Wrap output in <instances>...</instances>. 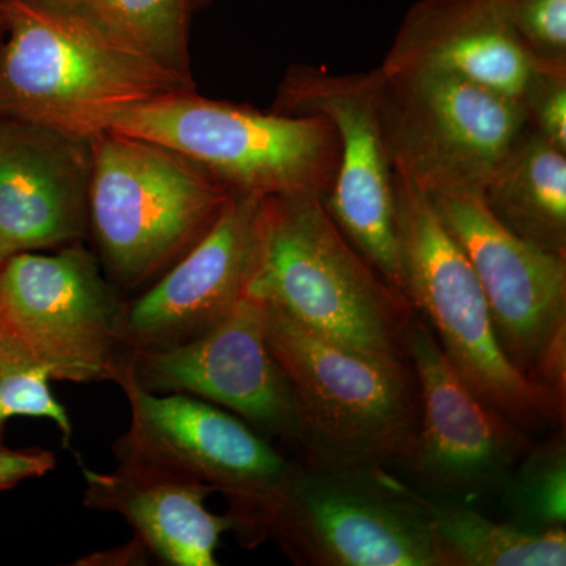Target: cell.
I'll return each instance as SVG.
<instances>
[{
	"instance_id": "cell-1",
	"label": "cell",
	"mask_w": 566,
	"mask_h": 566,
	"mask_svg": "<svg viewBox=\"0 0 566 566\" xmlns=\"http://www.w3.org/2000/svg\"><path fill=\"white\" fill-rule=\"evenodd\" d=\"M248 293L312 333L390 364H411L415 311L356 248L318 197H264Z\"/></svg>"
},
{
	"instance_id": "cell-2",
	"label": "cell",
	"mask_w": 566,
	"mask_h": 566,
	"mask_svg": "<svg viewBox=\"0 0 566 566\" xmlns=\"http://www.w3.org/2000/svg\"><path fill=\"white\" fill-rule=\"evenodd\" d=\"M2 2L0 117L91 142L140 104L196 91L193 81L76 22L21 0Z\"/></svg>"
},
{
	"instance_id": "cell-3",
	"label": "cell",
	"mask_w": 566,
	"mask_h": 566,
	"mask_svg": "<svg viewBox=\"0 0 566 566\" xmlns=\"http://www.w3.org/2000/svg\"><path fill=\"white\" fill-rule=\"evenodd\" d=\"M293 562L315 566H444L430 499L376 464L304 455L249 526Z\"/></svg>"
},
{
	"instance_id": "cell-4",
	"label": "cell",
	"mask_w": 566,
	"mask_h": 566,
	"mask_svg": "<svg viewBox=\"0 0 566 566\" xmlns=\"http://www.w3.org/2000/svg\"><path fill=\"white\" fill-rule=\"evenodd\" d=\"M109 132L155 142L192 159L233 193L326 199L340 137L319 115H282L169 93L123 114Z\"/></svg>"
},
{
	"instance_id": "cell-5",
	"label": "cell",
	"mask_w": 566,
	"mask_h": 566,
	"mask_svg": "<svg viewBox=\"0 0 566 566\" xmlns=\"http://www.w3.org/2000/svg\"><path fill=\"white\" fill-rule=\"evenodd\" d=\"M264 305L268 346L292 390L304 455L406 465L420 420L412 365L353 352Z\"/></svg>"
},
{
	"instance_id": "cell-6",
	"label": "cell",
	"mask_w": 566,
	"mask_h": 566,
	"mask_svg": "<svg viewBox=\"0 0 566 566\" xmlns=\"http://www.w3.org/2000/svg\"><path fill=\"white\" fill-rule=\"evenodd\" d=\"M401 290L458 374L521 428L564 423L565 406L506 359L474 268L422 188L394 170Z\"/></svg>"
},
{
	"instance_id": "cell-7",
	"label": "cell",
	"mask_w": 566,
	"mask_h": 566,
	"mask_svg": "<svg viewBox=\"0 0 566 566\" xmlns=\"http://www.w3.org/2000/svg\"><path fill=\"white\" fill-rule=\"evenodd\" d=\"M91 229L118 282L174 266L214 226L233 192L181 153L117 132L91 140Z\"/></svg>"
},
{
	"instance_id": "cell-8",
	"label": "cell",
	"mask_w": 566,
	"mask_h": 566,
	"mask_svg": "<svg viewBox=\"0 0 566 566\" xmlns=\"http://www.w3.org/2000/svg\"><path fill=\"white\" fill-rule=\"evenodd\" d=\"M424 193L474 268L506 359L565 406L566 259L506 230L475 189Z\"/></svg>"
},
{
	"instance_id": "cell-9",
	"label": "cell",
	"mask_w": 566,
	"mask_h": 566,
	"mask_svg": "<svg viewBox=\"0 0 566 566\" xmlns=\"http://www.w3.org/2000/svg\"><path fill=\"white\" fill-rule=\"evenodd\" d=\"M376 104L394 170L423 191H480L526 133L516 99L436 71L382 73Z\"/></svg>"
},
{
	"instance_id": "cell-10",
	"label": "cell",
	"mask_w": 566,
	"mask_h": 566,
	"mask_svg": "<svg viewBox=\"0 0 566 566\" xmlns=\"http://www.w3.org/2000/svg\"><path fill=\"white\" fill-rule=\"evenodd\" d=\"M125 308L80 244L0 260V327L57 381L117 379Z\"/></svg>"
},
{
	"instance_id": "cell-11",
	"label": "cell",
	"mask_w": 566,
	"mask_h": 566,
	"mask_svg": "<svg viewBox=\"0 0 566 566\" xmlns=\"http://www.w3.org/2000/svg\"><path fill=\"white\" fill-rule=\"evenodd\" d=\"M376 85L378 70L344 74L323 66L293 65L283 76L270 111L319 115L333 123L340 137V163L324 208L346 240L405 300L395 174L379 123Z\"/></svg>"
},
{
	"instance_id": "cell-12",
	"label": "cell",
	"mask_w": 566,
	"mask_h": 566,
	"mask_svg": "<svg viewBox=\"0 0 566 566\" xmlns=\"http://www.w3.org/2000/svg\"><path fill=\"white\" fill-rule=\"evenodd\" d=\"M115 381L132 406L129 431L117 444L122 464L211 486L229 499L237 528L248 531L292 463L243 420L191 395L159 397L125 365Z\"/></svg>"
},
{
	"instance_id": "cell-13",
	"label": "cell",
	"mask_w": 566,
	"mask_h": 566,
	"mask_svg": "<svg viewBox=\"0 0 566 566\" xmlns=\"http://www.w3.org/2000/svg\"><path fill=\"white\" fill-rule=\"evenodd\" d=\"M406 346L420 403L419 433L406 468L422 485L461 504L502 493L534 444L526 430L464 381L416 314Z\"/></svg>"
},
{
	"instance_id": "cell-14",
	"label": "cell",
	"mask_w": 566,
	"mask_h": 566,
	"mask_svg": "<svg viewBox=\"0 0 566 566\" xmlns=\"http://www.w3.org/2000/svg\"><path fill=\"white\" fill-rule=\"evenodd\" d=\"M150 392L196 395L304 447L293 394L266 340V305L245 293L232 314L200 337L134 349L123 360Z\"/></svg>"
},
{
	"instance_id": "cell-15",
	"label": "cell",
	"mask_w": 566,
	"mask_h": 566,
	"mask_svg": "<svg viewBox=\"0 0 566 566\" xmlns=\"http://www.w3.org/2000/svg\"><path fill=\"white\" fill-rule=\"evenodd\" d=\"M262 203L263 197L233 193L202 240L125 308V348L185 344L232 314L255 270Z\"/></svg>"
},
{
	"instance_id": "cell-16",
	"label": "cell",
	"mask_w": 566,
	"mask_h": 566,
	"mask_svg": "<svg viewBox=\"0 0 566 566\" xmlns=\"http://www.w3.org/2000/svg\"><path fill=\"white\" fill-rule=\"evenodd\" d=\"M91 181V142L0 117V260L80 243Z\"/></svg>"
},
{
	"instance_id": "cell-17",
	"label": "cell",
	"mask_w": 566,
	"mask_h": 566,
	"mask_svg": "<svg viewBox=\"0 0 566 566\" xmlns=\"http://www.w3.org/2000/svg\"><path fill=\"white\" fill-rule=\"evenodd\" d=\"M535 69L497 0H419L379 66L452 74L517 103Z\"/></svg>"
},
{
	"instance_id": "cell-18",
	"label": "cell",
	"mask_w": 566,
	"mask_h": 566,
	"mask_svg": "<svg viewBox=\"0 0 566 566\" xmlns=\"http://www.w3.org/2000/svg\"><path fill=\"white\" fill-rule=\"evenodd\" d=\"M85 502L120 513L156 556L175 566H216L223 532L237 528L232 515L205 506L211 486L148 469L120 464L114 474L84 469Z\"/></svg>"
},
{
	"instance_id": "cell-19",
	"label": "cell",
	"mask_w": 566,
	"mask_h": 566,
	"mask_svg": "<svg viewBox=\"0 0 566 566\" xmlns=\"http://www.w3.org/2000/svg\"><path fill=\"white\" fill-rule=\"evenodd\" d=\"M480 196L506 230L566 259V151L527 128Z\"/></svg>"
},
{
	"instance_id": "cell-20",
	"label": "cell",
	"mask_w": 566,
	"mask_h": 566,
	"mask_svg": "<svg viewBox=\"0 0 566 566\" xmlns=\"http://www.w3.org/2000/svg\"><path fill=\"white\" fill-rule=\"evenodd\" d=\"M192 80L191 0H21Z\"/></svg>"
},
{
	"instance_id": "cell-21",
	"label": "cell",
	"mask_w": 566,
	"mask_h": 566,
	"mask_svg": "<svg viewBox=\"0 0 566 566\" xmlns=\"http://www.w3.org/2000/svg\"><path fill=\"white\" fill-rule=\"evenodd\" d=\"M430 523L444 566H564L565 528L527 532L461 502L430 499Z\"/></svg>"
},
{
	"instance_id": "cell-22",
	"label": "cell",
	"mask_w": 566,
	"mask_h": 566,
	"mask_svg": "<svg viewBox=\"0 0 566 566\" xmlns=\"http://www.w3.org/2000/svg\"><path fill=\"white\" fill-rule=\"evenodd\" d=\"M506 523L527 532L566 526L565 431L532 444L502 490Z\"/></svg>"
},
{
	"instance_id": "cell-23",
	"label": "cell",
	"mask_w": 566,
	"mask_h": 566,
	"mask_svg": "<svg viewBox=\"0 0 566 566\" xmlns=\"http://www.w3.org/2000/svg\"><path fill=\"white\" fill-rule=\"evenodd\" d=\"M50 371L0 327V444L13 417H44L71 436L69 412L52 394Z\"/></svg>"
},
{
	"instance_id": "cell-24",
	"label": "cell",
	"mask_w": 566,
	"mask_h": 566,
	"mask_svg": "<svg viewBox=\"0 0 566 566\" xmlns=\"http://www.w3.org/2000/svg\"><path fill=\"white\" fill-rule=\"evenodd\" d=\"M536 66L566 70V0H497Z\"/></svg>"
},
{
	"instance_id": "cell-25",
	"label": "cell",
	"mask_w": 566,
	"mask_h": 566,
	"mask_svg": "<svg viewBox=\"0 0 566 566\" xmlns=\"http://www.w3.org/2000/svg\"><path fill=\"white\" fill-rule=\"evenodd\" d=\"M520 106L531 132L566 151V70L536 66Z\"/></svg>"
},
{
	"instance_id": "cell-26",
	"label": "cell",
	"mask_w": 566,
	"mask_h": 566,
	"mask_svg": "<svg viewBox=\"0 0 566 566\" xmlns=\"http://www.w3.org/2000/svg\"><path fill=\"white\" fill-rule=\"evenodd\" d=\"M54 465L55 457L46 450H10L0 444V490L46 475Z\"/></svg>"
},
{
	"instance_id": "cell-27",
	"label": "cell",
	"mask_w": 566,
	"mask_h": 566,
	"mask_svg": "<svg viewBox=\"0 0 566 566\" xmlns=\"http://www.w3.org/2000/svg\"><path fill=\"white\" fill-rule=\"evenodd\" d=\"M7 35V13L2 0H0V48H2L3 40Z\"/></svg>"
},
{
	"instance_id": "cell-28",
	"label": "cell",
	"mask_w": 566,
	"mask_h": 566,
	"mask_svg": "<svg viewBox=\"0 0 566 566\" xmlns=\"http://www.w3.org/2000/svg\"><path fill=\"white\" fill-rule=\"evenodd\" d=\"M193 11L203 9V7L211 6L216 0H191Z\"/></svg>"
}]
</instances>
